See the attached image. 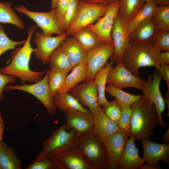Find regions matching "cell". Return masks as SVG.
Segmentation results:
<instances>
[{
  "label": "cell",
  "mask_w": 169,
  "mask_h": 169,
  "mask_svg": "<svg viewBox=\"0 0 169 169\" xmlns=\"http://www.w3.org/2000/svg\"><path fill=\"white\" fill-rule=\"evenodd\" d=\"M21 163L13 148L0 142V166L3 169H21Z\"/></svg>",
  "instance_id": "cell-27"
},
{
  "label": "cell",
  "mask_w": 169,
  "mask_h": 169,
  "mask_svg": "<svg viewBox=\"0 0 169 169\" xmlns=\"http://www.w3.org/2000/svg\"><path fill=\"white\" fill-rule=\"evenodd\" d=\"M70 0H57L55 10L62 23V21Z\"/></svg>",
  "instance_id": "cell-43"
},
{
  "label": "cell",
  "mask_w": 169,
  "mask_h": 169,
  "mask_svg": "<svg viewBox=\"0 0 169 169\" xmlns=\"http://www.w3.org/2000/svg\"><path fill=\"white\" fill-rule=\"evenodd\" d=\"M16 81V77L14 76L0 73V101L4 98L3 91L6 85L14 83Z\"/></svg>",
  "instance_id": "cell-42"
},
{
  "label": "cell",
  "mask_w": 169,
  "mask_h": 169,
  "mask_svg": "<svg viewBox=\"0 0 169 169\" xmlns=\"http://www.w3.org/2000/svg\"><path fill=\"white\" fill-rule=\"evenodd\" d=\"M135 139L130 137L127 139L118 162V169H139L146 162L139 156V149L135 144Z\"/></svg>",
  "instance_id": "cell-20"
},
{
  "label": "cell",
  "mask_w": 169,
  "mask_h": 169,
  "mask_svg": "<svg viewBox=\"0 0 169 169\" xmlns=\"http://www.w3.org/2000/svg\"><path fill=\"white\" fill-rule=\"evenodd\" d=\"M48 69L46 71L42 79L33 84L9 85L5 87V90L7 91L19 90L31 94L42 103L50 115H54L56 108L53 104L48 86Z\"/></svg>",
  "instance_id": "cell-6"
},
{
  "label": "cell",
  "mask_w": 169,
  "mask_h": 169,
  "mask_svg": "<svg viewBox=\"0 0 169 169\" xmlns=\"http://www.w3.org/2000/svg\"><path fill=\"white\" fill-rule=\"evenodd\" d=\"M1 141H0V142Z\"/></svg>",
  "instance_id": "cell-55"
},
{
  "label": "cell",
  "mask_w": 169,
  "mask_h": 169,
  "mask_svg": "<svg viewBox=\"0 0 169 169\" xmlns=\"http://www.w3.org/2000/svg\"><path fill=\"white\" fill-rule=\"evenodd\" d=\"M152 17L158 30L169 32V6H156Z\"/></svg>",
  "instance_id": "cell-35"
},
{
  "label": "cell",
  "mask_w": 169,
  "mask_h": 169,
  "mask_svg": "<svg viewBox=\"0 0 169 169\" xmlns=\"http://www.w3.org/2000/svg\"><path fill=\"white\" fill-rule=\"evenodd\" d=\"M161 51L153 40L144 42L131 41L121 61L128 70L140 78L138 72L140 68L153 66L157 71L161 64L159 59Z\"/></svg>",
  "instance_id": "cell-3"
},
{
  "label": "cell",
  "mask_w": 169,
  "mask_h": 169,
  "mask_svg": "<svg viewBox=\"0 0 169 169\" xmlns=\"http://www.w3.org/2000/svg\"><path fill=\"white\" fill-rule=\"evenodd\" d=\"M107 5L89 3L80 0L78 13L66 31L67 36H71L77 30L95 23L105 14Z\"/></svg>",
  "instance_id": "cell-8"
},
{
  "label": "cell",
  "mask_w": 169,
  "mask_h": 169,
  "mask_svg": "<svg viewBox=\"0 0 169 169\" xmlns=\"http://www.w3.org/2000/svg\"><path fill=\"white\" fill-rule=\"evenodd\" d=\"M87 70V64L85 62L81 63L74 67L66 77L63 93L68 92L77 84L84 81L86 78Z\"/></svg>",
  "instance_id": "cell-29"
},
{
  "label": "cell",
  "mask_w": 169,
  "mask_h": 169,
  "mask_svg": "<svg viewBox=\"0 0 169 169\" xmlns=\"http://www.w3.org/2000/svg\"><path fill=\"white\" fill-rule=\"evenodd\" d=\"M26 39L18 41L10 39L6 34L2 26L0 24V56L3 53L15 48L17 45L23 44Z\"/></svg>",
  "instance_id": "cell-39"
},
{
  "label": "cell",
  "mask_w": 169,
  "mask_h": 169,
  "mask_svg": "<svg viewBox=\"0 0 169 169\" xmlns=\"http://www.w3.org/2000/svg\"><path fill=\"white\" fill-rule=\"evenodd\" d=\"M89 3L108 5L117 0H82Z\"/></svg>",
  "instance_id": "cell-45"
},
{
  "label": "cell",
  "mask_w": 169,
  "mask_h": 169,
  "mask_svg": "<svg viewBox=\"0 0 169 169\" xmlns=\"http://www.w3.org/2000/svg\"><path fill=\"white\" fill-rule=\"evenodd\" d=\"M82 105L87 107L91 112L100 107L98 102V91L93 81L79 83L68 92Z\"/></svg>",
  "instance_id": "cell-16"
},
{
  "label": "cell",
  "mask_w": 169,
  "mask_h": 169,
  "mask_svg": "<svg viewBox=\"0 0 169 169\" xmlns=\"http://www.w3.org/2000/svg\"><path fill=\"white\" fill-rule=\"evenodd\" d=\"M73 131H68L64 124L54 130L51 135L42 141L43 150L41 155H54L75 146L77 136Z\"/></svg>",
  "instance_id": "cell-7"
},
{
  "label": "cell",
  "mask_w": 169,
  "mask_h": 169,
  "mask_svg": "<svg viewBox=\"0 0 169 169\" xmlns=\"http://www.w3.org/2000/svg\"><path fill=\"white\" fill-rule=\"evenodd\" d=\"M103 111L110 120L118 124L121 107L115 99L111 102L108 101L102 105Z\"/></svg>",
  "instance_id": "cell-38"
},
{
  "label": "cell",
  "mask_w": 169,
  "mask_h": 169,
  "mask_svg": "<svg viewBox=\"0 0 169 169\" xmlns=\"http://www.w3.org/2000/svg\"><path fill=\"white\" fill-rule=\"evenodd\" d=\"M163 144H169V128L167 129L166 131L163 135L161 139Z\"/></svg>",
  "instance_id": "cell-49"
},
{
  "label": "cell",
  "mask_w": 169,
  "mask_h": 169,
  "mask_svg": "<svg viewBox=\"0 0 169 169\" xmlns=\"http://www.w3.org/2000/svg\"><path fill=\"white\" fill-rule=\"evenodd\" d=\"M4 129V123L0 113V141H2Z\"/></svg>",
  "instance_id": "cell-50"
},
{
  "label": "cell",
  "mask_w": 169,
  "mask_h": 169,
  "mask_svg": "<svg viewBox=\"0 0 169 169\" xmlns=\"http://www.w3.org/2000/svg\"><path fill=\"white\" fill-rule=\"evenodd\" d=\"M49 63L50 68L69 72L73 68L66 54L60 45L51 54Z\"/></svg>",
  "instance_id": "cell-33"
},
{
  "label": "cell",
  "mask_w": 169,
  "mask_h": 169,
  "mask_svg": "<svg viewBox=\"0 0 169 169\" xmlns=\"http://www.w3.org/2000/svg\"><path fill=\"white\" fill-rule=\"evenodd\" d=\"M119 0L107 5L105 14L95 23L87 27L94 32L102 42L113 44L111 33L114 20L118 15Z\"/></svg>",
  "instance_id": "cell-10"
},
{
  "label": "cell",
  "mask_w": 169,
  "mask_h": 169,
  "mask_svg": "<svg viewBox=\"0 0 169 169\" xmlns=\"http://www.w3.org/2000/svg\"><path fill=\"white\" fill-rule=\"evenodd\" d=\"M131 106L129 136L141 141L150 139L159 123L158 116L154 105L143 96Z\"/></svg>",
  "instance_id": "cell-2"
},
{
  "label": "cell",
  "mask_w": 169,
  "mask_h": 169,
  "mask_svg": "<svg viewBox=\"0 0 169 169\" xmlns=\"http://www.w3.org/2000/svg\"><path fill=\"white\" fill-rule=\"evenodd\" d=\"M161 166H160L158 163L150 164L147 163L145 165H142L139 169H161Z\"/></svg>",
  "instance_id": "cell-47"
},
{
  "label": "cell",
  "mask_w": 169,
  "mask_h": 169,
  "mask_svg": "<svg viewBox=\"0 0 169 169\" xmlns=\"http://www.w3.org/2000/svg\"><path fill=\"white\" fill-rule=\"evenodd\" d=\"M165 104H166L168 108V112L166 115L167 117H169V92L167 91L165 96V99H164Z\"/></svg>",
  "instance_id": "cell-51"
},
{
  "label": "cell",
  "mask_w": 169,
  "mask_h": 169,
  "mask_svg": "<svg viewBox=\"0 0 169 169\" xmlns=\"http://www.w3.org/2000/svg\"><path fill=\"white\" fill-rule=\"evenodd\" d=\"M157 6H169V0H154Z\"/></svg>",
  "instance_id": "cell-48"
},
{
  "label": "cell",
  "mask_w": 169,
  "mask_h": 169,
  "mask_svg": "<svg viewBox=\"0 0 169 169\" xmlns=\"http://www.w3.org/2000/svg\"><path fill=\"white\" fill-rule=\"evenodd\" d=\"M56 168L55 155H39L27 169H53Z\"/></svg>",
  "instance_id": "cell-37"
},
{
  "label": "cell",
  "mask_w": 169,
  "mask_h": 169,
  "mask_svg": "<svg viewBox=\"0 0 169 169\" xmlns=\"http://www.w3.org/2000/svg\"><path fill=\"white\" fill-rule=\"evenodd\" d=\"M114 61L111 58L97 73L93 81L96 86L98 91V102L99 105H102L108 101L105 95L106 84L108 75L110 71L114 67Z\"/></svg>",
  "instance_id": "cell-25"
},
{
  "label": "cell",
  "mask_w": 169,
  "mask_h": 169,
  "mask_svg": "<svg viewBox=\"0 0 169 169\" xmlns=\"http://www.w3.org/2000/svg\"><path fill=\"white\" fill-rule=\"evenodd\" d=\"M129 136L119 129L103 140L108 156V169H118V162Z\"/></svg>",
  "instance_id": "cell-14"
},
{
  "label": "cell",
  "mask_w": 169,
  "mask_h": 169,
  "mask_svg": "<svg viewBox=\"0 0 169 169\" xmlns=\"http://www.w3.org/2000/svg\"><path fill=\"white\" fill-rule=\"evenodd\" d=\"M144 0L146 2H149L154 0Z\"/></svg>",
  "instance_id": "cell-53"
},
{
  "label": "cell",
  "mask_w": 169,
  "mask_h": 169,
  "mask_svg": "<svg viewBox=\"0 0 169 169\" xmlns=\"http://www.w3.org/2000/svg\"><path fill=\"white\" fill-rule=\"evenodd\" d=\"M111 37L114 46V52L111 58L117 64L121 61L124 54L130 42L126 24L118 14L114 20Z\"/></svg>",
  "instance_id": "cell-15"
},
{
  "label": "cell",
  "mask_w": 169,
  "mask_h": 169,
  "mask_svg": "<svg viewBox=\"0 0 169 169\" xmlns=\"http://www.w3.org/2000/svg\"><path fill=\"white\" fill-rule=\"evenodd\" d=\"M114 50L113 44L102 42L98 47L88 52L86 61L88 70L85 82L93 80L97 72L111 58Z\"/></svg>",
  "instance_id": "cell-11"
},
{
  "label": "cell",
  "mask_w": 169,
  "mask_h": 169,
  "mask_svg": "<svg viewBox=\"0 0 169 169\" xmlns=\"http://www.w3.org/2000/svg\"><path fill=\"white\" fill-rule=\"evenodd\" d=\"M15 9L32 19L46 36H52L53 34L59 35L65 32L55 9L46 12H34L29 10L23 5L16 6Z\"/></svg>",
  "instance_id": "cell-5"
},
{
  "label": "cell",
  "mask_w": 169,
  "mask_h": 169,
  "mask_svg": "<svg viewBox=\"0 0 169 169\" xmlns=\"http://www.w3.org/2000/svg\"><path fill=\"white\" fill-rule=\"evenodd\" d=\"M105 91L115 97L121 106H130L143 96V95H134L110 85L106 86Z\"/></svg>",
  "instance_id": "cell-34"
},
{
  "label": "cell",
  "mask_w": 169,
  "mask_h": 169,
  "mask_svg": "<svg viewBox=\"0 0 169 169\" xmlns=\"http://www.w3.org/2000/svg\"><path fill=\"white\" fill-rule=\"evenodd\" d=\"M71 36H67L60 46L65 52L73 68L81 63L86 62L88 52Z\"/></svg>",
  "instance_id": "cell-22"
},
{
  "label": "cell",
  "mask_w": 169,
  "mask_h": 169,
  "mask_svg": "<svg viewBox=\"0 0 169 169\" xmlns=\"http://www.w3.org/2000/svg\"><path fill=\"white\" fill-rule=\"evenodd\" d=\"M71 36L88 52L98 47L102 42L98 36L87 26L77 30Z\"/></svg>",
  "instance_id": "cell-26"
},
{
  "label": "cell",
  "mask_w": 169,
  "mask_h": 169,
  "mask_svg": "<svg viewBox=\"0 0 169 169\" xmlns=\"http://www.w3.org/2000/svg\"><path fill=\"white\" fill-rule=\"evenodd\" d=\"M80 0H70L62 21L63 28L67 30L76 18L79 10Z\"/></svg>",
  "instance_id": "cell-36"
},
{
  "label": "cell",
  "mask_w": 169,
  "mask_h": 169,
  "mask_svg": "<svg viewBox=\"0 0 169 169\" xmlns=\"http://www.w3.org/2000/svg\"><path fill=\"white\" fill-rule=\"evenodd\" d=\"M35 34L33 42L36 47L33 53L36 58L39 59L44 64L49 63L51 54L68 36L66 32L55 37L46 36L40 31H37Z\"/></svg>",
  "instance_id": "cell-13"
},
{
  "label": "cell",
  "mask_w": 169,
  "mask_h": 169,
  "mask_svg": "<svg viewBox=\"0 0 169 169\" xmlns=\"http://www.w3.org/2000/svg\"><path fill=\"white\" fill-rule=\"evenodd\" d=\"M1 169V167L0 166V169Z\"/></svg>",
  "instance_id": "cell-54"
},
{
  "label": "cell",
  "mask_w": 169,
  "mask_h": 169,
  "mask_svg": "<svg viewBox=\"0 0 169 169\" xmlns=\"http://www.w3.org/2000/svg\"><path fill=\"white\" fill-rule=\"evenodd\" d=\"M121 107L120 116L118 123L119 129L129 136L132 115L131 106Z\"/></svg>",
  "instance_id": "cell-40"
},
{
  "label": "cell",
  "mask_w": 169,
  "mask_h": 169,
  "mask_svg": "<svg viewBox=\"0 0 169 169\" xmlns=\"http://www.w3.org/2000/svg\"><path fill=\"white\" fill-rule=\"evenodd\" d=\"M161 79L158 72L153 71L152 74L148 75L147 80L145 81L141 90L143 95L148 98L154 105L158 117V125L163 128L166 125L161 114L165 110V103L160 90Z\"/></svg>",
  "instance_id": "cell-9"
},
{
  "label": "cell",
  "mask_w": 169,
  "mask_h": 169,
  "mask_svg": "<svg viewBox=\"0 0 169 169\" xmlns=\"http://www.w3.org/2000/svg\"><path fill=\"white\" fill-rule=\"evenodd\" d=\"M53 101L56 108L65 112L76 110L87 113L91 112L68 92L62 93L54 96L53 97Z\"/></svg>",
  "instance_id": "cell-24"
},
{
  "label": "cell",
  "mask_w": 169,
  "mask_h": 169,
  "mask_svg": "<svg viewBox=\"0 0 169 169\" xmlns=\"http://www.w3.org/2000/svg\"><path fill=\"white\" fill-rule=\"evenodd\" d=\"M116 64L110 71L107 83L121 90L132 87L141 90L145 81L134 75L125 67L121 61Z\"/></svg>",
  "instance_id": "cell-12"
},
{
  "label": "cell",
  "mask_w": 169,
  "mask_h": 169,
  "mask_svg": "<svg viewBox=\"0 0 169 169\" xmlns=\"http://www.w3.org/2000/svg\"><path fill=\"white\" fill-rule=\"evenodd\" d=\"M152 16L139 23L129 35L130 41L144 42L153 40L158 31Z\"/></svg>",
  "instance_id": "cell-23"
},
{
  "label": "cell",
  "mask_w": 169,
  "mask_h": 169,
  "mask_svg": "<svg viewBox=\"0 0 169 169\" xmlns=\"http://www.w3.org/2000/svg\"><path fill=\"white\" fill-rule=\"evenodd\" d=\"M37 27L36 24H34L28 28L25 43L11 54L9 63L5 67L0 68V73L18 78L22 84L26 82L34 83L42 78L46 71H33L29 66L31 56L34 50L31 40Z\"/></svg>",
  "instance_id": "cell-1"
},
{
  "label": "cell",
  "mask_w": 169,
  "mask_h": 169,
  "mask_svg": "<svg viewBox=\"0 0 169 169\" xmlns=\"http://www.w3.org/2000/svg\"><path fill=\"white\" fill-rule=\"evenodd\" d=\"M156 6L154 0L146 2L143 7L128 21L126 27L129 35L139 23L153 15Z\"/></svg>",
  "instance_id": "cell-31"
},
{
  "label": "cell",
  "mask_w": 169,
  "mask_h": 169,
  "mask_svg": "<svg viewBox=\"0 0 169 169\" xmlns=\"http://www.w3.org/2000/svg\"><path fill=\"white\" fill-rule=\"evenodd\" d=\"M91 113L93 121V131L102 140L119 130L118 124L109 118L101 107Z\"/></svg>",
  "instance_id": "cell-21"
},
{
  "label": "cell",
  "mask_w": 169,
  "mask_h": 169,
  "mask_svg": "<svg viewBox=\"0 0 169 169\" xmlns=\"http://www.w3.org/2000/svg\"><path fill=\"white\" fill-rule=\"evenodd\" d=\"M11 7L10 3L0 1V23L12 24L19 29H24L25 26L22 19Z\"/></svg>",
  "instance_id": "cell-32"
},
{
  "label": "cell",
  "mask_w": 169,
  "mask_h": 169,
  "mask_svg": "<svg viewBox=\"0 0 169 169\" xmlns=\"http://www.w3.org/2000/svg\"><path fill=\"white\" fill-rule=\"evenodd\" d=\"M119 3L118 15L126 24L146 2L144 0H119Z\"/></svg>",
  "instance_id": "cell-30"
},
{
  "label": "cell",
  "mask_w": 169,
  "mask_h": 169,
  "mask_svg": "<svg viewBox=\"0 0 169 169\" xmlns=\"http://www.w3.org/2000/svg\"><path fill=\"white\" fill-rule=\"evenodd\" d=\"M56 168L91 169L85 161L83 152L75 146L55 155Z\"/></svg>",
  "instance_id": "cell-18"
},
{
  "label": "cell",
  "mask_w": 169,
  "mask_h": 169,
  "mask_svg": "<svg viewBox=\"0 0 169 169\" xmlns=\"http://www.w3.org/2000/svg\"><path fill=\"white\" fill-rule=\"evenodd\" d=\"M143 149L142 158L146 162L157 164L160 161L169 162V144H159L150 139L141 141Z\"/></svg>",
  "instance_id": "cell-19"
},
{
  "label": "cell",
  "mask_w": 169,
  "mask_h": 169,
  "mask_svg": "<svg viewBox=\"0 0 169 169\" xmlns=\"http://www.w3.org/2000/svg\"><path fill=\"white\" fill-rule=\"evenodd\" d=\"M64 124L66 130L73 131L78 136L90 132L93 129L92 114L85 113L76 110L65 112Z\"/></svg>",
  "instance_id": "cell-17"
},
{
  "label": "cell",
  "mask_w": 169,
  "mask_h": 169,
  "mask_svg": "<svg viewBox=\"0 0 169 169\" xmlns=\"http://www.w3.org/2000/svg\"><path fill=\"white\" fill-rule=\"evenodd\" d=\"M69 72L50 68L48 71V84L51 96L63 93L66 77Z\"/></svg>",
  "instance_id": "cell-28"
},
{
  "label": "cell",
  "mask_w": 169,
  "mask_h": 169,
  "mask_svg": "<svg viewBox=\"0 0 169 169\" xmlns=\"http://www.w3.org/2000/svg\"><path fill=\"white\" fill-rule=\"evenodd\" d=\"M161 78L166 81L168 87L167 92H169V65L168 64L161 63L157 71Z\"/></svg>",
  "instance_id": "cell-44"
},
{
  "label": "cell",
  "mask_w": 169,
  "mask_h": 169,
  "mask_svg": "<svg viewBox=\"0 0 169 169\" xmlns=\"http://www.w3.org/2000/svg\"><path fill=\"white\" fill-rule=\"evenodd\" d=\"M153 41L156 46L161 51H169V32L158 30Z\"/></svg>",
  "instance_id": "cell-41"
},
{
  "label": "cell",
  "mask_w": 169,
  "mask_h": 169,
  "mask_svg": "<svg viewBox=\"0 0 169 169\" xmlns=\"http://www.w3.org/2000/svg\"><path fill=\"white\" fill-rule=\"evenodd\" d=\"M57 0H51L50 6L51 9H55Z\"/></svg>",
  "instance_id": "cell-52"
},
{
  "label": "cell",
  "mask_w": 169,
  "mask_h": 169,
  "mask_svg": "<svg viewBox=\"0 0 169 169\" xmlns=\"http://www.w3.org/2000/svg\"><path fill=\"white\" fill-rule=\"evenodd\" d=\"M161 63L168 64H169V51H161L159 55Z\"/></svg>",
  "instance_id": "cell-46"
},
{
  "label": "cell",
  "mask_w": 169,
  "mask_h": 169,
  "mask_svg": "<svg viewBox=\"0 0 169 169\" xmlns=\"http://www.w3.org/2000/svg\"><path fill=\"white\" fill-rule=\"evenodd\" d=\"M75 146L83 152L85 161L91 169H108L105 146L93 130L77 136Z\"/></svg>",
  "instance_id": "cell-4"
}]
</instances>
